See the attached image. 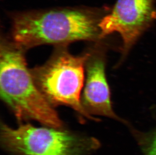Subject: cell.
<instances>
[{
	"mask_svg": "<svg viewBox=\"0 0 156 155\" xmlns=\"http://www.w3.org/2000/svg\"><path fill=\"white\" fill-rule=\"evenodd\" d=\"M1 142L13 155H89L100 146L95 138L53 127L1 126Z\"/></svg>",
	"mask_w": 156,
	"mask_h": 155,
	"instance_id": "277c9868",
	"label": "cell"
},
{
	"mask_svg": "<svg viewBox=\"0 0 156 155\" xmlns=\"http://www.w3.org/2000/svg\"><path fill=\"white\" fill-rule=\"evenodd\" d=\"M0 94L19 122L34 120L61 129L63 122L37 87L27 67L23 50L13 43L2 41Z\"/></svg>",
	"mask_w": 156,
	"mask_h": 155,
	"instance_id": "7a4b0ae2",
	"label": "cell"
},
{
	"mask_svg": "<svg viewBox=\"0 0 156 155\" xmlns=\"http://www.w3.org/2000/svg\"><path fill=\"white\" fill-rule=\"evenodd\" d=\"M86 67V84L81 99L84 109L91 117L97 115L122 121L112 108L103 53L99 51L90 54Z\"/></svg>",
	"mask_w": 156,
	"mask_h": 155,
	"instance_id": "8992f818",
	"label": "cell"
},
{
	"mask_svg": "<svg viewBox=\"0 0 156 155\" xmlns=\"http://www.w3.org/2000/svg\"><path fill=\"white\" fill-rule=\"evenodd\" d=\"M147 155H156V135L149 146Z\"/></svg>",
	"mask_w": 156,
	"mask_h": 155,
	"instance_id": "52a82bcc",
	"label": "cell"
},
{
	"mask_svg": "<svg viewBox=\"0 0 156 155\" xmlns=\"http://www.w3.org/2000/svg\"><path fill=\"white\" fill-rule=\"evenodd\" d=\"M90 55L73 56L66 46H58L48 62L30 72L37 87L53 107L67 106L82 117L97 120L84 109L80 96Z\"/></svg>",
	"mask_w": 156,
	"mask_h": 155,
	"instance_id": "3957f363",
	"label": "cell"
},
{
	"mask_svg": "<svg viewBox=\"0 0 156 155\" xmlns=\"http://www.w3.org/2000/svg\"><path fill=\"white\" fill-rule=\"evenodd\" d=\"M99 19L80 9L35 11L14 16L12 38L23 50L43 44L67 46L80 40L100 39Z\"/></svg>",
	"mask_w": 156,
	"mask_h": 155,
	"instance_id": "6da1fadb",
	"label": "cell"
},
{
	"mask_svg": "<svg viewBox=\"0 0 156 155\" xmlns=\"http://www.w3.org/2000/svg\"><path fill=\"white\" fill-rule=\"evenodd\" d=\"M156 19L155 0H117L110 13L100 21V38L115 32L119 34L125 57Z\"/></svg>",
	"mask_w": 156,
	"mask_h": 155,
	"instance_id": "5b68a950",
	"label": "cell"
}]
</instances>
